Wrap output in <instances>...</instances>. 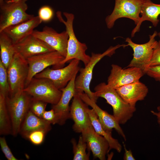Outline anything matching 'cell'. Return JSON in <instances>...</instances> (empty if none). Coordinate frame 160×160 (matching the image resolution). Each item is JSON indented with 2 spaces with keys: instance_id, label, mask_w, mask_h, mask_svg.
<instances>
[{
  "instance_id": "1",
  "label": "cell",
  "mask_w": 160,
  "mask_h": 160,
  "mask_svg": "<svg viewBox=\"0 0 160 160\" xmlns=\"http://www.w3.org/2000/svg\"><path fill=\"white\" fill-rule=\"evenodd\" d=\"M95 94L98 97L105 99L113 108V115L120 124L126 123L133 116L136 110L124 101L116 89L105 82H102L94 88Z\"/></svg>"
},
{
  "instance_id": "2",
  "label": "cell",
  "mask_w": 160,
  "mask_h": 160,
  "mask_svg": "<svg viewBox=\"0 0 160 160\" xmlns=\"http://www.w3.org/2000/svg\"><path fill=\"white\" fill-rule=\"evenodd\" d=\"M63 14L66 18L65 21L63 18L60 11L56 12L59 21L65 26L68 36L66 55L61 62L60 66H63L65 63L74 59L82 61L85 66L90 61L91 56L86 53L87 49L86 44L80 42L76 36L73 26L74 15L72 13L67 12H63Z\"/></svg>"
},
{
  "instance_id": "3",
  "label": "cell",
  "mask_w": 160,
  "mask_h": 160,
  "mask_svg": "<svg viewBox=\"0 0 160 160\" xmlns=\"http://www.w3.org/2000/svg\"><path fill=\"white\" fill-rule=\"evenodd\" d=\"M124 44H118L114 47H110L102 53H92L90 61L84 68H80L79 74L76 78L75 84L76 92H84L90 99L96 103L98 97L95 96L94 92L91 91L90 88L94 68L104 57L111 56L115 53L117 49L121 47H124Z\"/></svg>"
},
{
  "instance_id": "4",
  "label": "cell",
  "mask_w": 160,
  "mask_h": 160,
  "mask_svg": "<svg viewBox=\"0 0 160 160\" xmlns=\"http://www.w3.org/2000/svg\"><path fill=\"white\" fill-rule=\"evenodd\" d=\"M32 97L23 90L12 97H6L7 108L12 126V135L16 136L19 133L21 124L30 110Z\"/></svg>"
},
{
  "instance_id": "5",
  "label": "cell",
  "mask_w": 160,
  "mask_h": 160,
  "mask_svg": "<svg viewBox=\"0 0 160 160\" xmlns=\"http://www.w3.org/2000/svg\"><path fill=\"white\" fill-rule=\"evenodd\" d=\"M23 90L33 99L53 105L57 103L62 94L51 80L45 78L34 77Z\"/></svg>"
},
{
  "instance_id": "6",
  "label": "cell",
  "mask_w": 160,
  "mask_h": 160,
  "mask_svg": "<svg viewBox=\"0 0 160 160\" xmlns=\"http://www.w3.org/2000/svg\"><path fill=\"white\" fill-rule=\"evenodd\" d=\"M27 0L9 2L5 0L0 5V32L8 27L25 22L34 16L26 12Z\"/></svg>"
},
{
  "instance_id": "7",
  "label": "cell",
  "mask_w": 160,
  "mask_h": 160,
  "mask_svg": "<svg viewBox=\"0 0 160 160\" xmlns=\"http://www.w3.org/2000/svg\"><path fill=\"white\" fill-rule=\"evenodd\" d=\"M7 71L10 89L9 95L12 97L25 87L29 71L26 60L16 53Z\"/></svg>"
},
{
  "instance_id": "8",
  "label": "cell",
  "mask_w": 160,
  "mask_h": 160,
  "mask_svg": "<svg viewBox=\"0 0 160 160\" xmlns=\"http://www.w3.org/2000/svg\"><path fill=\"white\" fill-rule=\"evenodd\" d=\"M145 0H115L113 9L106 18L107 28L113 27L115 21L121 18H127L133 20L136 25L139 23L141 8Z\"/></svg>"
},
{
  "instance_id": "9",
  "label": "cell",
  "mask_w": 160,
  "mask_h": 160,
  "mask_svg": "<svg viewBox=\"0 0 160 160\" xmlns=\"http://www.w3.org/2000/svg\"><path fill=\"white\" fill-rule=\"evenodd\" d=\"M158 32L155 31L152 35H149L148 41L143 44H138L134 42L129 37L125 41L127 43L126 47L129 46L132 49L133 57L127 68L135 67L141 69L145 73L152 56L153 50L158 41L155 40Z\"/></svg>"
},
{
  "instance_id": "10",
  "label": "cell",
  "mask_w": 160,
  "mask_h": 160,
  "mask_svg": "<svg viewBox=\"0 0 160 160\" xmlns=\"http://www.w3.org/2000/svg\"><path fill=\"white\" fill-rule=\"evenodd\" d=\"M80 61L73 59L66 67L52 69L48 67L36 74L34 77L45 78L51 80L55 86L61 89L65 87L80 69Z\"/></svg>"
},
{
  "instance_id": "11",
  "label": "cell",
  "mask_w": 160,
  "mask_h": 160,
  "mask_svg": "<svg viewBox=\"0 0 160 160\" xmlns=\"http://www.w3.org/2000/svg\"><path fill=\"white\" fill-rule=\"evenodd\" d=\"M65 57L56 51L34 56L26 59L29 67L25 87L36 74L51 65L60 67Z\"/></svg>"
},
{
  "instance_id": "12",
  "label": "cell",
  "mask_w": 160,
  "mask_h": 160,
  "mask_svg": "<svg viewBox=\"0 0 160 160\" xmlns=\"http://www.w3.org/2000/svg\"><path fill=\"white\" fill-rule=\"evenodd\" d=\"M122 68L119 66L113 64L107 84L115 89L129 84L140 81L145 74L141 69L135 67Z\"/></svg>"
},
{
  "instance_id": "13",
  "label": "cell",
  "mask_w": 160,
  "mask_h": 160,
  "mask_svg": "<svg viewBox=\"0 0 160 160\" xmlns=\"http://www.w3.org/2000/svg\"><path fill=\"white\" fill-rule=\"evenodd\" d=\"M88 106L76 92L73 97L70 110V119L74 123L73 128L76 132L81 133L92 126L87 112Z\"/></svg>"
},
{
  "instance_id": "14",
  "label": "cell",
  "mask_w": 160,
  "mask_h": 160,
  "mask_svg": "<svg viewBox=\"0 0 160 160\" xmlns=\"http://www.w3.org/2000/svg\"><path fill=\"white\" fill-rule=\"evenodd\" d=\"M32 35L43 41L54 50L65 57L68 38L66 31L59 33L52 28L45 26L42 31L34 30Z\"/></svg>"
},
{
  "instance_id": "15",
  "label": "cell",
  "mask_w": 160,
  "mask_h": 160,
  "mask_svg": "<svg viewBox=\"0 0 160 160\" xmlns=\"http://www.w3.org/2000/svg\"><path fill=\"white\" fill-rule=\"evenodd\" d=\"M76 76H74L65 87L60 89L62 92L60 98L52 107L55 114L57 124L60 125H63L70 119L69 104L76 93L75 84Z\"/></svg>"
},
{
  "instance_id": "16",
  "label": "cell",
  "mask_w": 160,
  "mask_h": 160,
  "mask_svg": "<svg viewBox=\"0 0 160 160\" xmlns=\"http://www.w3.org/2000/svg\"><path fill=\"white\" fill-rule=\"evenodd\" d=\"M82 100L94 110L99 120L103 129L107 132L111 134L113 129L126 140V135L123 130L113 115L108 113L102 110L84 92H78Z\"/></svg>"
},
{
  "instance_id": "17",
  "label": "cell",
  "mask_w": 160,
  "mask_h": 160,
  "mask_svg": "<svg viewBox=\"0 0 160 160\" xmlns=\"http://www.w3.org/2000/svg\"><path fill=\"white\" fill-rule=\"evenodd\" d=\"M14 47L16 52L26 60L34 56L55 51L44 41L32 34L14 44Z\"/></svg>"
},
{
  "instance_id": "18",
  "label": "cell",
  "mask_w": 160,
  "mask_h": 160,
  "mask_svg": "<svg viewBox=\"0 0 160 160\" xmlns=\"http://www.w3.org/2000/svg\"><path fill=\"white\" fill-rule=\"evenodd\" d=\"M81 133L87 143L88 150L92 151L94 157L105 160L106 154L109 152V144L107 140L97 133L92 126Z\"/></svg>"
},
{
  "instance_id": "19",
  "label": "cell",
  "mask_w": 160,
  "mask_h": 160,
  "mask_svg": "<svg viewBox=\"0 0 160 160\" xmlns=\"http://www.w3.org/2000/svg\"><path fill=\"white\" fill-rule=\"evenodd\" d=\"M42 21L38 16L29 20L8 27L3 31L11 39L14 44L18 43L31 35L34 29Z\"/></svg>"
},
{
  "instance_id": "20",
  "label": "cell",
  "mask_w": 160,
  "mask_h": 160,
  "mask_svg": "<svg viewBox=\"0 0 160 160\" xmlns=\"http://www.w3.org/2000/svg\"><path fill=\"white\" fill-rule=\"evenodd\" d=\"M116 89L124 101L135 107L137 102L145 99L148 92L147 87L140 81L125 85Z\"/></svg>"
},
{
  "instance_id": "21",
  "label": "cell",
  "mask_w": 160,
  "mask_h": 160,
  "mask_svg": "<svg viewBox=\"0 0 160 160\" xmlns=\"http://www.w3.org/2000/svg\"><path fill=\"white\" fill-rule=\"evenodd\" d=\"M51 124L34 114L29 110L26 113L20 126L19 133L27 138L31 132L42 130L47 133L51 129Z\"/></svg>"
},
{
  "instance_id": "22",
  "label": "cell",
  "mask_w": 160,
  "mask_h": 160,
  "mask_svg": "<svg viewBox=\"0 0 160 160\" xmlns=\"http://www.w3.org/2000/svg\"><path fill=\"white\" fill-rule=\"evenodd\" d=\"M140 19L132 31L131 36L133 37L135 33L139 31L142 23L145 21H150L154 27L158 24L159 20L158 19L160 15V4L153 3L151 0H145L142 7Z\"/></svg>"
},
{
  "instance_id": "23",
  "label": "cell",
  "mask_w": 160,
  "mask_h": 160,
  "mask_svg": "<svg viewBox=\"0 0 160 160\" xmlns=\"http://www.w3.org/2000/svg\"><path fill=\"white\" fill-rule=\"evenodd\" d=\"M87 112L92 126L96 132L104 137L108 141L109 144V151L112 149L116 150L118 152L120 153L122 149L121 145L118 140L113 138L111 133L106 131L102 127L100 122L97 115L94 110L88 108Z\"/></svg>"
},
{
  "instance_id": "24",
  "label": "cell",
  "mask_w": 160,
  "mask_h": 160,
  "mask_svg": "<svg viewBox=\"0 0 160 160\" xmlns=\"http://www.w3.org/2000/svg\"><path fill=\"white\" fill-rule=\"evenodd\" d=\"M0 60L7 69L15 54L14 44L3 31L0 32Z\"/></svg>"
},
{
  "instance_id": "25",
  "label": "cell",
  "mask_w": 160,
  "mask_h": 160,
  "mask_svg": "<svg viewBox=\"0 0 160 160\" xmlns=\"http://www.w3.org/2000/svg\"><path fill=\"white\" fill-rule=\"evenodd\" d=\"M0 134L12 135L11 121L7 108L6 97L0 93Z\"/></svg>"
},
{
  "instance_id": "26",
  "label": "cell",
  "mask_w": 160,
  "mask_h": 160,
  "mask_svg": "<svg viewBox=\"0 0 160 160\" xmlns=\"http://www.w3.org/2000/svg\"><path fill=\"white\" fill-rule=\"evenodd\" d=\"M73 145V160H89V159L90 151L87 153V144L81 135L79 137L77 143L74 139L71 140ZM88 149V148H87Z\"/></svg>"
},
{
  "instance_id": "27",
  "label": "cell",
  "mask_w": 160,
  "mask_h": 160,
  "mask_svg": "<svg viewBox=\"0 0 160 160\" xmlns=\"http://www.w3.org/2000/svg\"><path fill=\"white\" fill-rule=\"evenodd\" d=\"M10 91L7 69L0 60V93L6 97Z\"/></svg>"
},
{
  "instance_id": "28",
  "label": "cell",
  "mask_w": 160,
  "mask_h": 160,
  "mask_svg": "<svg viewBox=\"0 0 160 160\" xmlns=\"http://www.w3.org/2000/svg\"><path fill=\"white\" fill-rule=\"evenodd\" d=\"M47 103L32 98L30 110L37 116L42 118L43 114L45 111Z\"/></svg>"
},
{
  "instance_id": "29",
  "label": "cell",
  "mask_w": 160,
  "mask_h": 160,
  "mask_svg": "<svg viewBox=\"0 0 160 160\" xmlns=\"http://www.w3.org/2000/svg\"><path fill=\"white\" fill-rule=\"evenodd\" d=\"M47 133L46 132L43 130H35L31 132L28 135L27 139L35 145H40L44 141Z\"/></svg>"
},
{
  "instance_id": "30",
  "label": "cell",
  "mask_w": 160,
  "mask_h": 160,
  "mask_svg": "<svg viewBox=\"0 0 160 160\" xmlns=\"http://www.w3.org/2000/svg\"><path fill=\"white\" fill-rule=\"evenodd\" d=\"M53 14L51 8L48 6H44L39 9L38 16L42 21L48 22L52 18Z\"/></svg>"
},
{
  "instance_id": "31",
  "label": "cell",
  "mask_w": 160,
  "mask_h": 160,
  "mask_svg": "<svg viewBox=\"0 0 160 160\" xmlns=\"http://www.w3.org/2000/svg\"><path fill=\"white\" fill-rule=\"evenodd\" d=\"M0 145L1 150L8 160H17L12 153L4 137H0Z\"/></svg>"
},
{
  "instance_id": "32",
  "label": "cell",
  "mask_w": 160,
  "mask_h": 160,
  "mask_svg": "<svg viewBox=\"0 0 160 160\" xmlns=\"http://www.w3.org/2000/svg\"><path fill=\"white\" fill-rule=\"evenodd\" d=\"M160 65V39L154 48L151 58L149 63L148 68Z\"/></svg>"
},
{
  "instance_id": "33",
  "label": "cell",
  "mask_w": 160,
  "mask_h": 160,
  "mask_svg": "<svg viewBox=\"0 0 160 160\" xmlns=\"http://www.w3.org/2000/svg\"><path fill=\"white\" fill-rule=\"evenodd\" d=\"M145 74L160 82V65L148 68L145 71Z\"/></svg>"
},
{
  "instance_id": "34",
  "label": "cell",
  "mask_w": 160,
  "mask_h": 160,
  "mask_svg": "<svg viewBox=\"0 0 160 160\" xmlns=\"http://www.w3.org/2000/svg\"><path fill=\"white\" fill-rule=\"evenodd\" d=\"M42 118L51 124H57L56 117L54 110L52 109L48 111H45Z\"/></svg>"
},
{
  "instance_id": "35",
  "label": "cell",
  "mask_w": 160,
  "mask_h": 160,
  "mask_svg": "<svg viewBox=\"0 0 160 160\" xmlns=\"http://www.w3.org/2000/svg\"><path fill=\"white\" fill-rule=\"evenodd\" d=\"M123 145L125 151L123 157V159L124 160H135L131 150H128L126 148L125 145L124 143Z\"/></svg>"
},
{
  "instance_id": "36",
  "label": "cell",
  "mask_w": 160,
  "mask_h": 160,
  "mask_svg": "<svg viewBox=\"0 0 160 160\" xmlns=\"http://www.w3.org/2000/svg\"><path fill=\"white\" fill-rule=\"evenodd\" d=\"M151 113L153 115L156 116L157 120V122L160 127V111H151Z\"/></svg>"
},
{
  "instance_id": "37",
  "label": "cell",
  "mask_w": 160,
  "mask_h": 160,
  "mask_svg": "<svg viewBox=\"0 0 160 160\" xmlns=\"http://www.w3.org/2000/svg\"><path fill=\"white\" fill-rule=\"evenodd\" d=\"M7 1L9 2H18L20 0H7Z\"/></svg>"
},
{
  "instance_id": "38",
  "label": "cell",
  "mask_w": 160,
  "mask_h": 160,
  "mask_svg": "<svg viewBox=\"0 0 160 160\" xmlns=\"http://www.w3.org/2000/svg\"><path fill=\"white\" fill-rule=\"evenodd\" d=\"M4 0H0V5L2 4L4 2Z\"/></svg>"
},
{
  "instance_id": "39",
  "label": "cell",
  "mask_w": 160,
  "mask_h": 160,
  "mask_svg": "<svg viewBox=\"0 0 160 160\" xmlns=\"http://www.w3.org/2000/svg\"><path fill=\"white\" fill-rule=\"evenodd\" d=\"M157 111H160V106H158L157 108Z\"/></svg>"
},
{
  "instance_id": "40",
  "label": "cell",
  "mask_w": 160,
  "mask_h": 160,
  "mask_svg": "<svg viewBox=\"0 0 160 160\" xmlns=\"http://www.w3.org/2000/svg\"><path fill=\"white\" fill-rule=\"evenodd\" d=\"M158 36H159V37L160 38V32H159L158 33Z\"/></svg>"
}]
</instances>
